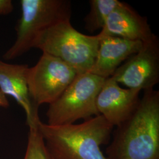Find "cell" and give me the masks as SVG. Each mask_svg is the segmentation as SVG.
Returning a JSON list of instances; mask_svg holds the SVG:
<instances>
[{
  "instance_id": "cell-9",
  "label": "cell",
  "mask_w": 159,
  "mask_h": 159,
  "mask_svg": "<svg viewBox=\"0 0 159 159\" xmlns=\"http://www.w3.org/2000/svg\"><path fill=\"white\" fill-rule=\"evenodd\" d=\"M101 37L113 36L131 41L144 43L153 38L148 19L140 15L128 4L121 2L111 12L102 30Z\"/></svg>"
},
{
  "instance_id": "cell-8",
  "label": "cell",
  "mask_w": 159,
  "mask_h": 159,
  "mask_svg": "<svg viewBox=\"0 0 159 159\" xmlns=\"http://www.w3.org/2000/svg\"><path fill=\"white\" fill-rule=\"evenodd\" d=\"M140 92L121 88L111 77L106 79L97 96V111L111 125L117 127L136 110Z\"/></svg>"
},
{
  "instance_id": "cell-13",
  "label": "cell",
  "mask_w": 159,
  "mask_h": 159,
  "mask_svg": "<svg viewBox=\"0 0 159 159\" xmlns=\"http://www.w3.org/2000/svg\"><path fill=\"white\" fill-rule=\"evenodd\" d=\"M38 119L28 124V145L24 159H53L39 129Z\"/></svg>"
},
{
  "instance_id": "cell-4",
  "label": "cell",
  "mask_w": 159,
  "mask_h": 159,
  "mask_svg": "<svg viewBox=\"0 0 159 159\" xmlns=\"http://www.w3.org/2000/svg\"><path fill=\"white\" fill-rule=\"evenodd\" d=\"M21 16L14 43L3 55L6 60L20 57L34 48L40 34L54 24L71 19V3L68 0H21Z\"/></svg>"
},
{
  "instance_id": "cell-7",
  "label": "cell",
  "mask_w": 159,
  "mask_h": 159,
  "mask_svg": "<svg viewBox=\"0 0 159 159\" xmlns=\"http://www.w3.org/2000/svg\"><path fill=\"white\" fill-rule=\"evenodd\" d=\"M127 89L146 91L159 82V40L153 38L123 63L111 77Z\"/></svg>"
},
{
  "instance_id": "cell-11",
  "label": "cell",
  "mask_w": 159,
  "mask_h": 159,
  "mask_svg": "<svg viewBox=\"0 0 159 159\" xmlns=\"http://www.w3.org/2000/svg\"><path fill=\"white\" fill-rule=\"evenodd\" d=\"M27 64H10L0 60V90L12 97L24 110L27 125L39 118L29 95L27 75Z\"/></svg>"
},
{
  "instance_id": "cell-5",
  "label": "cell",
  "mask_w": 159,
  "mask_h": 159,
  "mask_svg": "<svg viewBox=\"0 0 159 159\" xmlns=\"http://www.w3.org/2000/svg\"><path fill=\"white\" fill-rule=\"evenodd\" d=\"M105 79L90 72L78 74L54 102L49 104L46 116L51 125L74 124L99 115L97 96Z\"/></svg>"
},
{
  "instance_id": "cell-10",
  "label": "cell",
  "mask_w": 159,
  "mask_h": 159,
  "mask_svg": "<svg viewBox=\"0 0 159 159\" xmlns=\"http://www.w3.org/2000/svg\"><path fill=\"white\" fill-rule=\"evenodd\" d=\"M98 36L96 58L89 72L105 79L111 77L123 63L141 48L143 43L113 36Z\"/></svg>"
},
{
  "instance_id": "cell-6",
  "label": "cell",
  "mask_w": 159,
  "mask_h": 159,
  "mask_svg": "<svg viewBox=\"0 0 159 159\" xmlns=\"http://www.w3.org/2000/svg\"><path fill=\"white\" fill-rule=\"evenodd\" d=\"M77 73L61 60L43 52L36 64L29 67L27 80L34 108L54 102L73 82Z\"/></svg>"
},
{
  "instance_id": "cell-3",
  "label": "cell",
  "mask_w": 159,
  "mask_h": 159,
  "mask_svg": "<svg viewBox=\"0 0 159 159\" xmlns=\"http://www.w3.org/2000/svg\"><path fill=\"white\" fill-rule=\"evenodd\" d=\"M100 37L80 33L70 19L54 24L40 34L34 48L57 57L77 74L89 72L96 58Z\"/></svg>"
},
{
  "instance_id": "cell-2",
  "label": "cell",
  "mask_w": 159,
  "mask_h": 159,
  "mask_svg": "<svg viewBox=\"0 0 159 159\" xmlns=\"http://www.w3.org/2000/svg\"><path fill=\"white\" fill-rule=\"evenodd\" d=\"M37 125L53 159H107L101 146L108 143L114 126L102 115L80 124Z\"/></svg>"
},
{
  "instance_id": "cell-14",
  "label": "cell",
  "mask_w": 159,
  "mask_h": 159,
  "mask_svg": "<svg viewBox=\"0 0 159 159\" xmlns=\"http://www.w3.org/2000/svg\"><path fill=\"white\" fill-rule=\"evenodd\" d=\"M14 10L11 0H0V16L11 14Z\"/></svg>"
},
{
  "instance_id": "cell-15",
  "label": "cell",
  "mask_w": 159,
  "mask_h": 159,
  "mask_svg": "<svg viewBox=\"0 0 159 159\" xmlns=\"http://www.w3.org/2000/svg\"><path fill=\"white\" fill-rule=\"evenodd\" d=\"M9 105L10 104L7 96L0 90V107L7 108L9 106Z\"/></svg>"
},
{
  "instance_id": "cell-12",
  "label": "cell",
  "mask_w": 159,
  "mask_h": 159,
  "mask_svg": "<svg viewBox=\"0 0 159 159\" xmlns=\"http://www.w3.org/2000/svg\"><path fill=\"white\" fill-rule=\"evenodd\" d=\"M121 3L118 0H90V11L84 18L85 29L90 33L102 30L111 12Z\"/></svg>"
},
{
  "instance_id": "cell-1",
  "label": "cell",
  "mask_w": 159,
  "mask_h": 159,
  "mask_svg": "<svg viewBox=\"0 0 159 159\" xmlns=\"http://www.w3.org/2000/svg\"><path fill=\"white\" fill-rule=\"evenodd\" d=\"M107 159H159V91H144L136 110L117 127Z\"/></svg>"
}]
</instances>
